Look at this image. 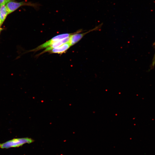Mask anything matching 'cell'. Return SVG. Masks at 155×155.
Instances as JSON below:
<instances>
[{"label":"cell","instance_id":"obj_1","mask_svg":"<svg viewBox=\"0 0 155 155\" xmlns=\"http://www.w3.org/2000/svg\"><path fill=\"white\" fill-rule=\"evenodd\" d=\"M34 140L28 137L14 138L3 143L0 144V148L8 149L11 148L19 147L24 144L33 142Z\"/></svg>","mask_w":155,"mask_h":155},{"label":"cell","instance_id":"obj_2","mask_svg":"<svg viewBox=\"0 0 155 155\" xmlns=\"http://www.w3.org/2000/svg\"><path fill=\"white\" fill-rule=\"evenodd\" d=\"M102 24H103L101 23L96 26L94 28L84 32L80 33L82 31V30L80 29L73 33L70 36V39L69 42L71 46H72L78 42L87 34L91 32L99 30L101 27Z\"/></svg>","mask_w":155,"mask_h":155},{"label":"cell","instance_id":"obj_3","mask_svg":"<svg viewBox=\"0 0 155 155\" xmlns=\"http://www.w3.org/2000/svg\"><path fill=\"white\" fill-rule=\"evenodd\" d=\"M6 7L8 14L13 12L20 7L24 5L30 6L36 9L38 8L40 5L38 3H32L30 2H18L11 1L6 4Z\"/></svg>","mask_w":155,"mask_h":155},{"label":"cell","instance_id":"obj_4","mask_svg":"<svg viewBox=\"0 0 155 155\" xmlns=\"http://www.w3.org/2000/svg\"><path fill=\"white\" fill-rule=\"evenodd\" d=\"M73 33H64L57 35L36 48L29 51V52L37 51L39 50L46 48L55 42L69 37Z\"/></svg>","mask_w":155,"mask_h":155},{"label":"cell","instance_id":"obj_5","mask_svg":"<svg viewBox=\"0 0 155 155\" xmlns=\"http://www.w3.org/2000/svg\"><path fill=\"white\" fill-rule=\"evenodd\" d=\"M69 39L70 36L67 38L55 42L50 46L46 48L44 51L38 54V55L39 56L45 52H49L53 49L60 46L63 44L69 42Z\"/></svg>","mask_w":155,"mask_h":155},{"label":"cell","instance_id":"obj_6","mask_svg":"<svg viewBox=\"0 0 155 155\" xmlns=\"http://www.w3.org/2000/svg\"><path fill=\"white\" fill-rule=\"evenodd\" d=\"M71 46L69 43L68 42L58 47L52 49L49 52L51 53L62 54L66 52Z\"/></svg>","mask_w":155,"mask_h":155},{"label":"cell","instance_id":"obj_7","mask_svg":"<svg viewBox=\"0 0 155 155\" xmlns=\"http://www.w3.org/2000/svg\"><path fill=\"white\" fill-rule=\"evenodd\" d=\"M8 12L5 4H2L0 7V17L2 24L5 21Z\"/></svg>","mask_w":155,"mask_h":155},{"label":"cell","instance_id":"obj_8","mask_svg":"<svg viewBox=\"0 0 155 155\" xmlns=\"http://www.w3.org/2000/svg\"><path fill=\"white\" fill-rule=\"evenodd\" d=\"M155 65V53L152 59V63L151 66V69L153 68Z\"/></svg>","mask_w":155,"mask_h":155},{"label":"cell","instance_id":"obj_9","mask_svg":"<svg viewBox=\"0 0 155 155\" xmlns=\"http://www.w3.org/2000/svg\"><path fill=\"white\" fill-rule=\"evenodd\" d=\"M10 0H0V7L2 4H5Z\"/></svg>","mask_w":155,"mask_h":155},{"label":"cell","instance_id":"obj_10","mask_svg":"<svg viewBox=\"0 0 155 155\" xmlns=\"http://www.w3.org/2000/svg\"><path fill=\"white\" fill-rule=\"evenodd\" d=\"M2 25V24H1V18H0V27H1V25Z\"/></svg>","mask_w":155,"mask_h":155},{"label":"cell","instance_id":"obj_11","mask_svg":"<svg viewBox=\"0 0 155 155\" xmlns=\"http://www.w3.org/2000/svg\"><path fill=\"white\" fill-rule=\"evenodd\" d=\"M2 29L1 28H0V32L1 31V30H2Z\"/></svg>","mask_w":155,"mask_h":155}]
</instances>
